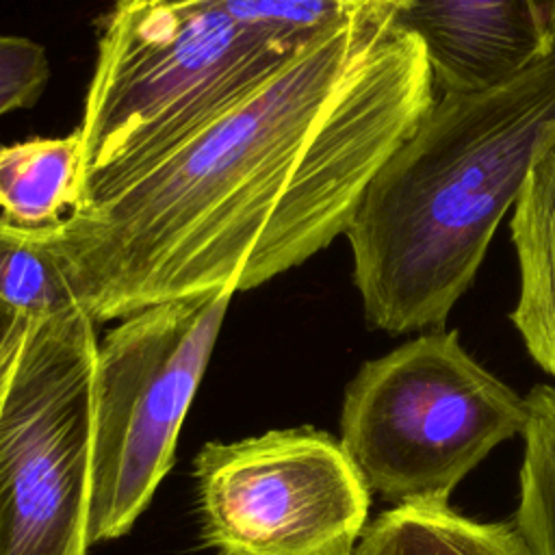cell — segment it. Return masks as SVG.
Wrapping results in <instances>:
<instances>
[{"label":"cell","mask_w":555,"mask_h":555,"mask_svg":"<svg viewBox=\"0 0 555 555\" xmlns=\"http://www.w3.org/2000/svg\"><path fill=\"white\" fill-rule=\"evenodd\" d=\"M392 15L349 20L152 167L35 228L95 323L249 291L345 234L364 189L436 100Z\"/></svg>","instance_id":"1"},{"label":"cell","mask_w":555,"mask_h":555,"mask_svg":"<svg viewBox=\"0 0 555 555\" xmlns=\"http://www.w3.org/2000/svg\"><path fill=\"white\" fill-rule=\"evenodd\" d=\"M555 126V52L509 80L440 93L345 230L369 325L442 330Z\"/></svg>","instance_id":"2"},{"label":"cell","mask_w":555,"mask_h":555,"mask_svg":"<svg viewBox=\"0 0 555 555\" xmlns=\"http://www.w3.org/2000/svg\"><path fill=\"white\" fill-rule=\"evenodd\" d=\"M299 50L241 26L217 0H115L78 126L80 208L152 167Z\"/></svg>","instance_id":"3"},{"label":"cell","mask_w":555,"mask_h":555,"mask_svg":"<svg viewBox=\"0 0 555 555\" xmlns=\"http://www.w3.org/2000/svg\"><path fill=\"white\" fill-rule=\"evenodd\" d=\"M525 425V397L481 366L455 330H431L358 369L345 388L338 440L382 499L449 503L460 481Z\"/></svg>","instance_id":"4"},{"label":"cell","mask_w":555,"mask_h":555,"mask_svg":"<svg viewBox=\"0 0 555 555\" xmlns=\"http://www.w3.org/2000/svg\"><path fill=\"white\" fill-rule=\"evenodd\" d=\"M95 319L30 317L0 399V555H87Z\"/></svg>","instance_id":"5"},{"label":"cell","mask_w":555,"mask_h":555,"mask_svg":"<svg viewBox=\"0 0 555 555\" xmlns=\"http://www.w3.org/2000/svg\"><path fill=\"white\" fill-rule=\"evenodd\" d=\"M232 291L147 306L98 345L89 542L121 538L169 473Z\"/></svg>","instance_id":"6"},{"label":"cell","mask_w":555,"mask_h":555,"mask_svg":"<svg viewBox=\"0 0 555 555\" xmlns=\"http://www.w3.org/2000/svg\"><path fill=\"white\" fill-rule=\"evenodd\" d=\"M195 479L204 540L221 555H353L369 525L371 490L321 429L208 442Z\"/></svg>","instance_id":"7"},{"label":"cell","mask_w":555,"mask_h":555,"mask_svg":"<svg viewBox=\"0 0 555 555\" xmlns=\"http://www.w3.org/2000/svg\"><path fill=\"white\" fill-rule=\"evenodd\" d=\"M395 22L421 43L440 93L488 89L555 52L535 0H410Z\"/></svg>","instance_id":"8"},{"label":"cell","mask_w":555,"mask_h":555,"mask_svg":"<svg viewBox=\"0 0 555 555\" xmlns=\"http://www.w3.org/2000/svg\"><path fill=\"white\" fill-rule=\"evenodd\" d=\"M509 230L520 280L509 319L533 362L555 377V126L531 163Z\"/></svg>","instance_id":"9"},{"label":"cell","mask_w":555,"mask_h":555,"mask_svg":"<svg viewBox=\"0 0 555 555\" xmlns=\"http://www.w3.org/2000/svg\"><path fill=\"white\" fill-rule=\"evenodd\" d=\"M82 204V134L0 143V217L22 228L61 223Z\"/></svg>","instance_id":"10"},{"label":"cell","mask_w":555,"mask_h":555,"mask_svg":"<svg viewBox=\"0 0 555 555\" xmlns=\"http://www.w3.org/2000/svg\"><path fill=\"white\" fill-rule=\"evenodd\" d=\"M353 555H533L516 522L477 520L451 503L392 505L362 531Z\"/></svg>","instance_id":"11"},{"label":"cell","mask_w":555,"mask_h":555,"mask_svg":"<svg viewBox=\"0 0 555 555\" xmlns=\"http://www.w3.org/2000/svg\"><path fill=\"white\" fill-rule=\"evenodd\" d=\"M525 403V451L514 522L533 555H555V386H533Z\"/></svg>","instance_id":"12"},{"label":"cell","mask_w":555,"mask_h":555,"mask_svg":"<svg viewBox=\"0 0 555 555\" xmlns=\"http://www.w3.org/2000/svg\"><path fill=\"white\" fill-rule=\"evenodd\" d=\"M249 30L304 48L319 35L364 15L397 17L410 0H217Z\"/></svg>","instance_id":"13"},{"label":"cell","mask_w":555,"mask_h":555,"mask_svg":"<svg viewBox=\"0 0 555 555\" xmlns=\"http://www.w3.org/2000/svg\"><path fill=\"white\" fill-rule=\"evenodd\" d=\"M0 299L26 317H52L78 308L54 258L35 228L0 217Z\"/></svg>","instance_id":"14"},{"label":"cell","mask_w":555,"mask_h":555,"mask_svg":"<svg viewBox=\"0 0 555 555\" xmlns=\"http://www.w3.org/2000/svg\"><path fill=\"white\" fill-rule=\"evenodd\" d=\"M48 78L50 61L41 43L0 33V117L35 106Z\"/></svg>","instance_id":"15"},{"label":"cell","mask_w":555,"mask_h":555,"mask_svg":"<svg viewBox=\"0 0 555 555\" xmlns=\"http://www.w3.org/2000/svg\"><path fill=\"white\" fill-rule=\"evenodd\" d=\"M26 319H28L26 314H22L11 304L0 299V356L4 353V349L9 347V343L20 332V327L24 325Z\"/></svg>","instance_id":"16"},{"label":"cell","mask_w":555,"mask_h":555,"mask_svg":"<svg viewBox=\"0 0 555 555\" xmlns=\"http://www.w3.org/2000/svg\"><path fill=\"white\" fill-rule=\"evenodd\" d=\"M28 319H30V317H28ZM28 319L24 321V325L20 327V332L13 336V340L9 343V347L4 349V353L0 356V399H2V392H4V388H7V382H9V375H11L15 356H17V347H20V340H22V334H24V327H26Z\"/></svg>","instance_id":"17"},{"label":"cell","mask_w":555,"mask_h":555,"mask_svg":"<svg viewBox=\"0 0 555 555\" xmlns=\"http://www.w3.org/2000/svg\"><path fill=\"white\" fill-rule=\"evenodd\" d=\"M535 7L548 28V33L555 37V0H535Z\"/></svg>","instance_id":"18"},{"label":"cell","mask_w":555,"mask_h":555,"mask_svg":"<svg viewBox=\"0 0 555 555\" xmlns=\"http://www.w3.org/2000/svg\"><path fill=\"white\" fill-rule=\"evenodd\" d=\"M219 555H221V553H219Z\"/></svg>","instance_id":"19"}]
</instances>
